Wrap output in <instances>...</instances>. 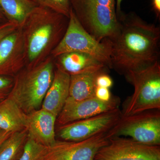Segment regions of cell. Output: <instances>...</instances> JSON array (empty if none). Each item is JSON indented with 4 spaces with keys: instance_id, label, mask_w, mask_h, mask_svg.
<instances>
[{
    "instance_id": "13",
    "label": "cell",
    "mask_w": 160,
    "mask_h": 160,
    "mask_svg": "<svg viewBox=\"0 0 160 160\" xmlns=\"http://www.w3.org/2000/svg\"><path fill=\"white\" fill-rule=\"evenodd\" d=\"M56 116L40 108L27 114L26 129L28 138L36 142L49 147L56 142Z\"/></svg>"
},
{
    "instance_id": "5",
    "label": "cell",
    "mask_w": 160,
    "mask_h": 160,
    "mask_svg": "<svg viewBox=\"0 0 160 160\" xmlns=\"http://www.w3.org/2000/svg\"><path fill=\"white\" fill-rule=\"evenodd\" d=\"M125 77L133 86L134 92L124 103L122 116L160 110L159 61L145 69L130 72Z\"/></svg>"
},
{
    "instance_id": "2",
    "label": "cell",
    "mask_w": 160,
    "mask_h": 160,
    "mask_svg": "<svg viewBox=\"0 0 160 160\" xmlns=\"http://www.w3.org/2000/svg\"><path fill=\"white\" fill-rule=\"evenodd\" d=\"M69 19L38 6L22 26L26 67L39 64L49 57L66 32Z\"/></svg>"
},
{
    "instance_id": "24",
    "label": "cell",
    "mask_w": 160,
    "mask_h": 160,
    "mask_svg": "<svg viewBox=\"0 0 160 160\" xmlns=\"http://www.w3.org/2000/svg\"><path fill=\"white\" fill-rule=\"evenodd\" d=\"M94 96L98 100L105 102H109L112 97L109 88L99 86H96Z\"/></svg>"
},
{
    "instance_id": "3",
    "label": "cell",
    "mask_w": 160,
    "mask_h": 160,
    "mask_svg": "<svg viewBox=\"0 0 160 160\" xmlns=\"http://www.w3.org/2000/svg\"><path fill=\"white\" fill-rule=\"evenodd\" d=\"M55 67L51 56L36 66L24 67L13 77L7 97L26 114L40 109L53 79Z\"/></svg>"
},
{
    "instance_id": "26",
    "label": "cell",
    "mask_w": 160,
    "mask_h": 160,
    "mask_svg": "<svg viewBox=\"0 0 160 160\" xmlns=\"http://www.w3.org/2000/svg\"><path fill=\"white\" fill-rule=\"evenodd\" d=\"M152 6L157 17L160 15V0H152Z\"/></svg>"
},
{
    "instance_id": "15",
    "label": "cell",
    "mask_w": 160,
    "mask_h": 160,
    "mask_svg": "<svg viewBox=\"0 0 160 160\" xmlns=\"http://www.w3.org/2000/svg\"><path fill=\"white\" fill-rule=\"evenodd\" d=\"M55 59V66L70 75L108 68L90 55L78 52L63 53Z\"/></svg>"
},
{
    "instance_id": "14",
    "label": "cell",
    "mask_w": 160,
    "mask_h": 160,
    "mask_svg": "<svg viewBox=\"0 0 160 160\" xmlns=\"http://www.w3.org/2000/svg\"><path fill=\"white\" fill-rule=\"evenodd\" d=\"M53 79L41 108L58 117L69 97L70 75L55 65Z\"/></svg>"
},
{
    "instance_id": "11",
    "label": "cell",
    "mask_w": 160,
    "mask_h": 160,
    "mask_svg": "<svg viewBox=\"0 0 160 160\" xmlns=\"http://www.w3.org/2000/svg\"><path fill=\"white\" fill-rule=\"evenodd\" d=\"M119 98L112 97L108 102H102L96 98L75 101L70 98L66 100L62 109L57 118L59 126L66 125L119 108Z\"/></svg>"
},
{
    "instance_id": "28",
    "label": "cell",
    "mask_w": 160,
    "mask_h": 160,
    "mask_svg": "<svg viewBox=\"0 0 160 160\" xmlns=\"http://www.w3.org/2000/svg\"><path fill=\"white\" fill-rule=\"evenodd\" d=\"M123 0H116V14L117 17L119 18L123 12L121 10V3L122 2Z\"/></svg>"
},
{
    "instance_id": "12",
    "label": "cell",
    "mask_w": 160,
    "mask_h": 160,
    "mask_svg": "<svg viewBox=\"0 0 160 160\" xmlns=\"http://www.w3.org/2000/svg\"><path fill=\"white\" fill-rule=\"evenodd\" d=\"M26 66L24 40L19 27L0 43V76L13 78Z\"/></svg>"
},
{
    "instance_id": "19",
    "label": "cell",
    "mask_w": 160,
    "mask_h": 160,
    "mask_svg": "<svg viewBox=\"0 0 160 160\" xmlns=\"http://www.w3.org/2000/svg\"><path fill=\"white\" fill-rule=\"evenodd\" d=\"M27 139L26 129L12 133L0 146V160H20Z\"/></svg>"
},
{
    "instance_id": "9",
    "label": "cell",
    "mask_w": 160,
    "mask_h": 160,
    "mask_svg": "<svg viewBox=\"0 0 160 160\" xmlns=\"http://www.w3.org/2000/svg\"><path fill=\"white\" fill-rule=\"evenodd\" d=\"M94 160H160V146L114 136L98 152Z\"/></svg>"
},
{
    "instance_id": "8",
    "label": "cell",
    "mask_w": 160,
    "mask_h": 160,
    "mask_svg": "<svg viewBox=\"0 0 160 160\" xmlns=\"http://www.w3.org/2000/svg\"><path fill=\"white\" fill-rule=\"evenodd\" d=\"M115 136L129 137L146 145L160 146V110L122 115L117 125Z\"/></svg>"
},
{
    "instance_id": "6",
    "label": "cell",
    "mask_w": 160,
    "mask_h": 160,
    "mask_svg": "<svg viewBox=\"0 0 160 160\" xmlns=\"http://www.w3.org/2000/svg\"><path fill=\"white\" fill-rule=\"evenodd\" d=\"M78 52L90 55L107 68L111 69L110 50L105 40L99 42L84 29L70 8L66 32L51 53L55 58L60 55Z\"/></svg>"
},
{
    "instance_id": "7",
    "label": "cell",
    "mask_w": 160,
    "mask_h": 160,
    "mask_svg": "<svg viewBox=\"0 0 160 160\" xmlns=\"http://www.w3.org/2000/svg\"><path fill=\"white\" fill-rule=\"evenodd\" d=\"M117 124L107 131L82 141L56 140L47 147L42 160H94L98 152L115 136Z\"/></svg>"
},
{
    "instance_id": "29",
    "label": "cell",
    "mask_w": 160,
    "mask_h": 160,
    "mask_svg": "<svg viewBox=\"0 0 160 160\" xmlns=\"http://www.w3.org/2000/svg\"><path fill=\"white\" fill-rule=\"evenodd\" d=\"M6 17L5 16L2 9L0 8V23L7 21L6 20Z\"/></svg>"
},
{
    "instance_id": "17",
    "label": "cell",
    "mask_w": 160,
    "mask_h": 160,
    "mask_svg": "<svg viewBox=\"0 0 160 160\" xmlns=\"http://www.w3.org/2000/svg\"><path fill=\"white\" fill-rule=\"evenodd\" d=\"M106 69L70 75L69 98L81 101L94 97L98 76Z\"/></svg>"
},
{
    "instance_id": "1",
    "label": "cell",
    "mask_w": 160,
    "mask_h": 160,
    "mask_svg": "<svg viewBox=\"0 0 160 160\" xmlns=\"http://www.w3.org/2000/svg\"><path fill=\"white\" fill-rule=\"evenodd\" d=\"M117 29L104 39L110 50L111 69L125 76L159 61L160 29L133 12L118 18Z\"/></svg>"
},
{
    "instance_id": "16",
    "label": "cell",
    "mask_w": 160,
    "mask_h": 160,
    "mask_svg": "<svg viewBox=\"0 0 160 160\" xmlns=\"http://www.w3.org/2000/svg\"><path fill=\"white\" fill-rule=\"evenodd\" d=\"M26 118L27 114L10 98L0 101V129L12 133L26 129Z\"/></svg>"
},
{
    "instance_id": "25",
    "label": "cell",
    "mask_w": 160,
    "mask_h": 160,
    "mask_svg": "<svg viewBox=\"0 0 160 160\" xmlns=\"http://www.w3.org/2000/svg\"><path fill=\"white\" fill-rule=\"evenodd\" d=\"M96 86L109 88L113 85V82L111 78L106 73L103 72L100 73L96 79Z\"/></svg>"
},
{
    "instance_id": "4",
    "label": "cell",
    "mask_w": 160,
    "mask_h": 160,
    "mask_svg": "<svg viewBox=\"0 0 160 160\" xmlns=\"http://www.w3.org/2000/svg\"><path fill=\"white\" fill-rule=\"evenodd\" d=\"M70 8L84 29L99 42L113 35L118 20L115 0H69Z\"/></svg>"
},
{
    "instance_id": "18",
    "label": "cell",
    "mask_w": 160,
    "mask_h": 160,
    "mask_svg": "<svg viewBox=\"0 0 160 160\" xmlns=\"http://www.w3.org/2000/svg\"><path fill=\"white\" fill-rule=\"evenodd\" d=\"M38 6L33 0H0V8L8 21L22 27Z\"/></svg>"
},
{
    "instance_id": "27",
    "label": "cell",
    "mask_w": 160,
    "mask_h": 160,
    "mask_svg": "<svg viewBox=\"0 0 160 160\" xmlns=\"http://www.w3.org/2000/svg\"><path fill=\"white\" fill-rule=\"evenodd\" d=\"M12 133V132H8L5 131L3 129H0V146L7 138L9 137V136Z\"/></svg>"
},
{
    "instance_id": "20",
    "label": "cell",
    "mask_w": 160,
    "mask_h": 160,
    "mask_svg": "<svg viewBox=\"0 0 160 160\" xmlns=\"http://www.w3.org/2000/svg\"><path fill=\"white\" fill-rule=\"evenodd\" d=\"M47 147L28 138L22 155L20 160H42Z\"/></svg>"
},
{
    "instance_id": "21",
    "label": "cell",
    "mask_w": 160,
    "mask_h": 160,
    "mask_svg": "<svg viewBox=\"0 0 160 160\" xmlns=\"http://www.w3.org/2000/svg\"><path fill=\"white\" fill-rule=\"evenodd\" d=\"M38 6H43L69 18L70 6L69 0H33Z\"/></svg>"
},
{
    "instance_id": "22",
    "label": "cell",
    "mask_w": 160,
    "mask_h": 160,
    "mask_svg": "<svg viewBox=\"0 0 160 160\" xmlns=\"http://www.w3.org/2000/svg\"><path fill=\"white\" fill-rule=\"evenodd\" d=\"M13 83V78L0 76V101L9 96Z\"/></svg>"
},
{
    "instance_id": "23",
    "label": "cell",
    "mask_w": 160,
    "mask_h": 160,
    "mask_svg": "<svg viewBox=\"0 0 160 160\" xmlns=\"http://www.w3.org/2000/svg\"><path fill=\"white\" fill-rule=\"evenodd\" d=\"M18 25L14 22L7 21L0 23V43L4 38L19 28Z\"/></svg>"
},
{
    "instance_id": "10",
    "label": "cell",
    "mask_w": 160,
    "mask_h": 160,
    "mask_svg": "<svg viewBox=\"0 0 160 160\" xmlns=\"http://www.w3.org/2000/svg\"><path fill=\"white\" fill-rule=\"evenodd\" d=\"M122 115L118 108L76 121L59 126L58 136L63 141L77 142L86 139L111 129L118 122Z\"/></svg>"
}]
</instances>
